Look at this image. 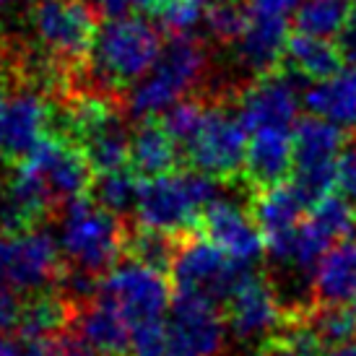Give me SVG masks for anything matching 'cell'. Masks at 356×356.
<instances>
[{
  "label": "cell",
  "instance_id": "cell-17",
  "mask_svg": "<svg viewBox=\"0 0 356 356\" xmlns=\"http://www.w3.org/2000/svg\"><path fill=\"white\" fill-rule=\"evenodd\" d=\"M284 323V307L278 291L255 270L250 273L227 302V325L239 341L266 338Z\"/></svg>",
  "mask_w": 356,
  "mask_h": 356
},
{
  "label": "cell",
  "instance_id": "cell-29",
  "mask_svg": "<svg viewBox=\"0 0 356 356\" xmlns=\"http://www.w3.org/2000/svg\"><path fill=\"white\" fill-rule=\"evenodd\" d=\"M302 320L315 330V336L320 338V343L325 348L356 341V307L354 305H338V307L317 305L315 312H305Z\"/></svg>",
  "mask_w": 356,
  "mask_h": 356
},
{
  "label": "cell",
  "instance_id": "cell-15",
  "mask_svg": "<svg viewBox=\"0 0 356 356\" xmlns=\"http://www.w3.org/2000/svg\"><path fill=\"white\" fill-rule=\"evenodd\" d=\"M50 120L52 109L40 97V91L24 89L13 94L0 112V156L8 159L13 167L29 159L31 151L47 136L44 130Z\"/></svg>",
  "mask_w": 356,
  "mask_h": 356
},
{
  "label": "cell",
  "instance_id": "cell-13",
  "mask_svg": "<svg viewBox=\"0 0 356 356\" xmlns=\"http://www.w3.org/2000/svg\"><path fill=\"white\" fill-rule=\"evenodd\" d=\"M237 118L248 133L266 128H291L299 112V81L281 65L276 73L255 79L239 91Z\"/></svg>",
  "mask_w": 356,
  "mask_h": 356
},
{
  "label": "cell",
  "instance_id": "cell-27",
  "mask_svg": "<svg viewBox=\"0 0 356 356\" xmlns=\"http://www.w3.org/2000/svg\"><path fill=\"white\" fill-rule=\"evenodd\" d=\"M138 188L140 182L136 179V172L128 169H118V172H107V175H97L91 182L89 198L109 211L112 216H122L128 211H136L138 203Z\"/></svg>",
  "mask_w": 356,
  "mask_h": 356
},
{
  "label": "cell",
  "instance_id": "cell-32",
  "mask_svg": "<svg viewBox=\"0 0 356 356\" xmlns=\"http://www.w3.org/2000/svg\"><path fill=\"white\" fill-rule=\"evenodd\" d=\"M250 8H242L237 0H211L206 26L211 37L224 44H234L248 26Z\"/></svg>",
  "mask_w": 356,
  "mask_h": 356
},
{
  "label": "cell",
  "instance_id": "cell-16",
  "mask_svg": "<svg viewBox=\"0 0 356 356\" xmlns=\"http://www.w3.org/2000/svg\"><path fill=\"white\" fill-rule=\"evenodd\" d=\"M198 227L208 242H213L224 255L242 266H252L266 250L263 234H260L252 213H248L234 200L218 198L213 206H208Z\"/></svg>",
  "mask_w": 356,
  "mask_h": 356
},
{
  "label": "cell",
  "instance_id": "cell-40",
  "mask_svg": "<svg viewBox=\"0 0 356 356\" xmlns=\"http://www.w3.org/2000/svg\"><path fill=\"white\" fill-rule=\"evenodd\" d=\"M320 356H356V341H348V343H341V346H330Z\"/></svg>",
  "mask_w": 356,
  "mask_h": 356
},
{
  "label": "cell",
  "instance_id": "cell-14",
  "mask_svg": "<svg viewBox=\"0 0 356 356\" xmlns=\"http://www.w3.org/2000/svg\"><path fill=\"white\" fill-rule=\"evenodd\" d=\"M305 198L291 182L276 185V188L255 190L252 195V218L263 234L268 255L276 263L289 266L291 257V245L297 237L299 227L305 221L307 211Z\"/></svg>",
  "mask_w": 356,
  "mask_h": 356
},
{
  "label": "cell",
  "instance_id": "cell-12",
  "mask_svg": "<svg viewBox=\"0 0 356 356\" xmlns=\"http://www.w3.org/2000/svg\"><path fill=\"white\" fill-rule=\"evenodd\" d=\"M21 164H26L40 175L55 203L83 198V193L91 190L94 182V169L86 154L76 140L60 133H47L40 140V146L29 154V159H24Z\"/></svg>",
  "mask_w": 356,
  "mask_h": 356
},
{
  "label": "cell",
  "instance_id": "cell-22",
  "mask_svg": "<svg viewBox=\"0 0 356 356\" xmlns=\"http://www.w3.org/2000/svg\"><path fill=\"white\" fill-rule=\"evenodd\" d=\"M76 307L60 291H37L21 305L19 338L24 343H47L65 336V327L73 325Z\"/></svg>",
  "mask_w": 356,
  "mask_h": 356
},
{
  "label": "cell",
  "instance_id": "cell-18",
  "mask_svg": "<svg viewBox=\"0 0 356 356\" xmlns=\"http://www.w3.org/2000/svg\"><path fill=\"white\" fill-rule=\"evenodd\" d=\"M289 24L286 19L278 16H266V13H252L250 10L248 26L242 31L232 47H234V60L250 73L268 76L281 68V60L286 55L289 44Z\"/></svg>",
  "mask_w": 356,
  "mask_h": 356
},
{
  "label": "cell",
  "instance_id": "cell-23",
  "mask_svg": "<svg viewBox=\"0 0 356 356\" xmlns=\"http://www.w3.org/2000/svg\"><path fill=\"white\" fill-rule=\"evenodd\" d=\"M284 68L291 70L297 79L323 83L346 70V55L338 47V42L317 40V37L297 31L289 37Z\"/></svg>",
  "mask_w": 356,
  "mask_h": 356
},
{
  "label": "cell",
  "instance_id": "cell-7",
  "mask_svg": "<svg viewBox=\"0 0 356 356\" xmlns=\"http://www.w3.org/2000/svg\"><path fill=\"white\" fill-rule=\"evenodd\" d=\"M169 273L179 294H195L213 305H227L239 284L252 270L250 266H242L224 255L206 237L188 234L177 242V252H175Z\"/></svg>",
  "mask_w": 356,
  "mask_h": 356
},
{
  "label": "cell",
  "instance_id": "cell-20",
  "mask_svg": "<svg viewBox=\"0 0 356 356\" xmlns=\"http://www.w3.org/2000/svg\"><path fill=\"white\" fill-rule=\"evenodd\" d=\"M73 330L94 356H130V325L102 299L76 307Z\"/></svg>",
  "mask_w": 356,
  "mask_h": 356
},
{
  "label": "cell",
  "instance_id": "cell-43",
  "mask_svg": "<svg viewBox=\"0 0 356 356\" xmlns=\"http://www.w3.org/2000/svg\"><path fill=\"white\" fill-rule=\"evenodd\" d=\"M10 94H8V81H6V76H3V70H0V112H3V107L8 104Z\"/></svg>",
  "mask_w": 356,
  "mask_h": 356
},
{
  "label": "cell",
  "instance_id": "cell-24",
  "mask_svg": "<svg viewBox=\"0 0 356 356\" xmlns=\"http://www.w3.org/2000/svg\"><path fill=\"white\" fill-rule=\"evenodd\" d=\"M177 140L161 122L146 120L130 136V169L143 179L172 175L177 167Z\"/></svg>",
  "mask_w": 356,
  "mask_h": 356
},
{
  "label": "cell",
  "instance_id": "cell-36",
  "mask_svg": "<svg viewBox=\"0 0 356 356\" xmlns=\"http://www.w3.org/2000/svg\"><path fill=\"white\" fill-rule=\"evenodd\" d=\"M21 305H24V302L16 297L13 289L0 286V338H6V333L19 327Z\"/></svg>",
  "mask_w": 356,
  "mask_h": 356
},
{
  "label": "cell",
  "instance_id": "cell-44",
  "mask_svg": "<svg viewBox=\"0 0 356 356\" xmlns=\"http://www.w3.org/2000/svg\"><path fill=\"white\" fill-rule=\"evenodd\" d=\"M8 3H10V0H0V10L6 8V6H8Z\"/></svg>",
  "mask_w": 356,
  "mask_h": 356
},
{
  "label": "cell",
  "instance_id": "cell-2",
  "mask_svg": "<svg viewBox=\"0 0 356 356\" xmlns=\"http://www.w3.org/2000/svg\"><path fill=\"white\" fill-rule=\"evenodd\" d=\"M218 200V179L195 169L143 179L138 188L136 218L138 227L154 229L175 239L193 234L208 206Z\"/></svg>",
  "mask_w": 356,
  "mask_h": 356
},
{
  "label": "cell",
  "instance_id": "cell-6",
  "mask_svg": "<svg viewBox=\"0 0 356 356\" xmlns=\"http://www.w3.org/2000/svg\"><path fill=\"white\" fill-rule=\"evenodd\" d=\"M346 149L343 128L325 118H302L294 128V172L291 185L309 208L333 195L338 159Z\"/></svg>",
  "mask_w": 356,
  "mask_h": 356
},
{
  "label": "cell",
  "instance_id": "cell-3",
  "mask_svg": "<svg viewBox=\"0 0 356 356\" xmlns=\"http://www.w3.org/2000/svg\"><path fill=\"white\" fill-rule=\"evenodd\" d=\"M206 70L208 52L198 37H172L149 76L130 89L125 99L128 112L143 122L154 115H164L177 102L185 99L190 89L198 86Z\"/></svg>",
  "mask_w": 356,
  "mask_h": 356
},
{
  "label": "cell",
  "instance_id": "cell-4",
  "mask_svg": "<svg viewBox=\"0 0 356 356\" xmlns=\"http://www.w3.org/2000/svg\"><path fill=\"white\" fill-rule=\"evenodd\" d=\"M128 232L118 216L97 206L91 198H76L65 203L60 218V250L68 266L89 270L94 276L109 273L125 255Z\"/></svg>",
  "mask_w": 356,
  "mask_h": 356
},
{
  "label": "cell",
  "instance_id": "cell-1",
  "mask_svg": "<svg viewBox=\"0 0 356 356\" xmlns=\"http://www.w3.org/2000/svg\"><path fill=\"white\" fill-rule=\"evenodd\" d=\"M164 50L161 31L140 16L102 21L89 55V76L102 91L133 89L146 79Z\"/></svg>",
  "mask_w": 356,
  "mask_h": 356
},
{
  "label": "cell",
  "instance_id": "cell-34",
  "mask_svg": "<svg viewBox=\"0 0 356 356\" xmlns=\"http://www.w3.org/2000/svg\"><path fill=\"white\" fill-rule=\"evenodd\" d=\"M130 356H167V320L130 327Z\"/></svg>",
  "mask_w": 356,
  "mask_h": 356
},
{
  "label": "cell",
  "instance_id": "cell-37",
  "mask_svg": "<svg viewBox=\"0 0 356 356\" xmlns=\"http://www.w3.org/2000/svg\"><path fill=\"white\" fill-rule=\"evenodd\" d=\"M305 0H250V10L252 13H266V16H278L286 19L291 10H299Z\"/></svg>",
  "mask_w": 356,
  "mask_h": 356
},
{
  "label": "cell",
  "instance_id": "cell-39",
  "mask_svg": "<svg viewBox=\"0 0 356 356\" xmlns=\"http://www.w3.org/2000/svg\"><path fill=\"white\" fill-rule=\"evenodd\" d=\"M91 6L102 13H107L109 19L112 16H125V10L130 8V0H89Z\"/></svg>",
  "mask_w": 356,
  "mask_h": 356
},
{
  "label": "cell",
  "instance_id": "cell-26",
  "mask_svg": "<svg viewBox=\"0 0 356 356\" xmlns=\"http://www.w3.org/2000/svg\"><path fill=\"white\" fill-rule=\"evenodd\" d=\"M356 16V0H305L294 16L299 34L317 40H336Z\"/></svg>",
  "mask_w": 356,
  "mask_h": 356
},
{
  "label": "cell",
  "instance_id": "cell-45",
  "mask_svg": "<svg viewBox=\"0 0 356 356\" xmlns=\"http://www.w3.org/2000/svg\"><path fill=\"white\" fill-rule=\"evenodd\" d=\"M354 307H356V305H354Z\"/></svg>",
  "mask_w": 356,
  "mask_h": 356
},
{
  "label": "cell",
  "instance_id": "cell-9",
  "mask_svg": "<svg viewBox=\"0 0 356 356\" xmlns=\"http://www.w3.org/2000/svg\"><path fill=\"white\" fill-rule=\"evenodd\" d=\"M60 248L44 229H0V286L13 291H44L63 273Z\"/></svg>",
  "mask_w": 356,
  "mask_h": 356
},
{
  "label": "cell",
  "instance_id": "cell-35",
  "mask_svg": "<svg viewBox=\"0 0 356 356\" xmlns=\"http://www.w3.org/2000/svg\"><path fill=\"white\" fill-rule=\"evenodd\" d=\"M336 188L341 193V198L356 211V143L354 146H346L341 159H338Z\"/></svg>",
  "mask_w": 356,
  "mask_h": 356
},
{
  "label": "cell",
  "instance_id": "cell-38",
  "mask_svg": "<svg viewBox=\"0 0 356 356\" xmlns=\"http://www.w3.org/2000/svg\"><path fill=\"white\" fill-rule=\"evenodd\" d=\"M0 356H42L40 343H16L8 338H0Z\"/></svg>",
  "mask_w": 356,
  "mask_h": 356
},
{
  "label": "cell",
  "instance_id": "cell-25",
  "mask_svg": "<svg viewBox=\"0 0 356 356\" xmlns=\"http://www.w3.org/2000/svg\"><path fill=\"white\" fill-rule=\"evenodd\" d=\"M305 104L312 115L330 120L341 128L356 125V63L346 65L336 79L312 83L305 91Z\"/></svg>",
  "mask_w": 356,
  "mask_h": 356
},
{
  "label": "cell",
  "instance_id": "cell-30",
  "mask_svg": "<svg viewBox=\"0 0 356 356\" xmlns=\"http://www.w3.org/2000/svg\"><path fill=\"white\" fill-rule=\"evenodd\" d=\"M325 351V346L320 343V338L315 336V330L307 325L305 320H291V325L284 333L268 336L257 356H320Z\"/></svg>",
  "mask_w": 356,
  "mask_h": 356
},
{
  "label": "cell",
  "instance_id": "cell-21",
  "mask_svg": "<svg viewBox=\"0 0 356 356\" xmlns=\"http://www.w3.org/2000/svg\"><path fill=\"white\" fill-rule=\"evenodd\" d=\"M312 291L317 305H356V234L327 250L312 276Z\"/></svg>",
  "mask_w": 356,
  "mask_h": 356
},
{
  "label": "cell",
  "instance_id": "cell-42",
  "mask_svg": "<svg viewBox=\"0 0 356 356\" xmlns=\"http://www.w3.org/2000/svg\"><path fill=\"white\" fill-rule=\"evenodd\" d=\"M10 55H13V52H10V40L3 34V29H0V70H3L6 63H10Z\"/></svg>",
  "mask_w": 356,
  "mask_h": 356
},
{
  "label": "cell",
  "instance_id": "cell-8",
  "mask_svg": "<svg viewBox=\"0 0 356 356\" xmlns=\"http://www.w3.org/2000/svg\"><path fill=\"white\" fill-rule=\"evenodd\" d=\"M97 299L118 309L130 327L167 320L169 307H172L167 276L156 268L140 266L130 257L118 263L102 278Z\"/></svg>",
  "mask_w": 356,
  "mask_h": 356
},
{
  "label": "cell",
  "instance_id": "cell-33",
  "mask_svg": "<svg viewBox=\"0 0 356 356\" xmlns=\"http://www.w3.org/2000/svg\"><path fill=\"white\" fill-rule=\"evenodd\" d=\"M206 112H208V107L203 104V102L182 99V102H177L172 109L164 112L161 125H164V130H167L169 136L177 140V143L188 146L190 140L195 138V133L200 130V125H203Z\"/></svg>",
  "mask_w": 356,
  "mask_h": 356
},
{
  "label": "cell",
  "instance_id": "cell-31",
  "mask_svg": "<svg viewBox=\"0 0 356 356\" xmlns=\"http://www.w3.org/2000/svg\"><path fill=\"white\" fill-rule=\"evenodd\" d=\"M211 0H167L159 10V24L172 37H193L200 24H206Z\"/></svg>",
  "mask_w": 356,
  "mask_h": 356
},
{
  "label": "cell",
  "instance_id": "cell-5",
  "mask_svg": "<svg viewBox=\"0 0 356 356\" xmlns=\"http://www.w3.org/2000/svg\"><path fill=\"white\" fill-rule=\"evenodd\" d=\"M26 24L37 50L52 63L79 68L91 55L99 21L89 0H31Z\"/></svg>",
  "mask_w": 356,
  "mask_h": 356
},
{
  "label": "cell",
  "instance_id": "cell-41",
  "mask_svg": "<svg viewBox=\"0 0 356 356\" xmlns=\"http://www.w3.org/2000/svg\"><path fill=\"white\" fill-rule=\"evenodd\" d=\"M164 6H167V0H130V8L151 10V13H159Z\"/></svg>",
  "mask_w": 356,
  "mask_h": 356
},
{
  "label": "cell",
  "instance_id": "cell-28",
  "mask_svg": "<svg viewBox=\"0 0 356 356\" xmlns=\"http://www.w3.org/2000/svg\"><path fill=\"white\" fill-rule=\"evenodd\" d=\"M177 242L179 239L169 237V234H161V232H154V229L146 227H136L130 229L128 237H125V257L136 260L140 266L156 268L161 273H167L172 268L175 252H177Z\"/></svg>",
  "mask_w": 356,
  "mask_h": 356
},
{
  "label": "cell",
  "instance_id": "cell-11",
  "mask_svg": "<svg viewBox=\"0 0 356 356\" xmlns=\"http://www.w3.org/2000/svg\"><path fill=\"white\" fill-rule=\"evenodd\" d=\"M224 341L227 317L218 305L177 291L167 315V356H218Z\"/></svg>",
  "mask_w": 356,
  "mask_h": 356
},
{
  "label": "cell",
  "instance_id": "cell-10",
  "mask_svg": "<svg viewBox=\"0 0 356 356\" xmlns=\"http://www.w3.org/2000/svg\"><path fill=\"white\" fill-rule=\"evenodd\" d=\"M248 130L239 122L237 112L213 104L195 138L185 146L190 169L213 179H234L245 172L248 159Z\"/></svg>",
  "mask_w": 356,
  "mask_h": 356
},
{
  "label": "cell",
  "instance_id": "cell-19",
  "mask_svg": "<svg viewBox=\"0 0 356 356\" xmlns=\"http://www.w3.org/2000/svg\"><path fill=\"white\" fill-rule=\"evenodd\" d=\"M294 172V133L289 128H266L252 133L245 159V179L255 190L284 185Z\"/></svg>",
  "mask_w": 356,
  "mask_h": 356
}]
</instances>
